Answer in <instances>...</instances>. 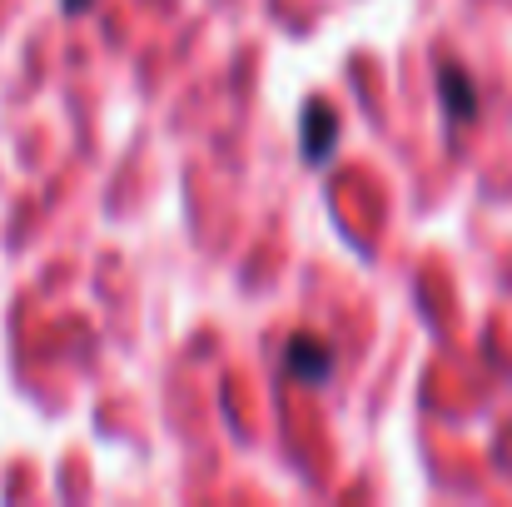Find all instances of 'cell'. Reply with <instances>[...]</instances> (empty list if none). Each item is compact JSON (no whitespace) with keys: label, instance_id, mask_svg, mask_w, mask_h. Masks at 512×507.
I'll use <instances>...</instances> for the list:
<instances>
[{"label":"cell","instance_id":"cell-1","mask_svg":"<svg viewBox=\"0 0 512 507\" xmlns=\"http://www.w3.org/2000/svg\"><path fill=\"white\" fill-rule=\"evenodd\" d=\"M334 343L319 334H309V329H299V334H289L284 343V373L294 378V383H304V388H314V383H329L334 378Z\"/></svg>","mask_w":512,"mask_h":507},{"label":"cell","instance_id":"cell-2","mask_svg":"<svg viewBox=\"0 0 512 507\" xmlns=\"http://www.w3.org/2000/svg\"><path fill=\"white\" fill-rule=\"evenodd\" d=\"M299 150H304V165H329L339 150V110H329L324 100H309L304 120H299Z\"/></svg>","mask_w":512,"mask_h":507},{"label":"cell","instance_id":"cell-3","mask_svg":"<svg viewBox=\"0 0 512 507\" xmlns=\"http://www.w3.org/2000/svg\"><path fill=\"white\" fill-rule=\"evenodd\" d=\"M438 95H443V110H448L453 125H468L478 115V85L468 80L463 65H443L438 70Z\"/></svg>","mask_w":512,"mask_h":507},{"label":"cell","instance_id":"cell-4","mask_svg":"<svg viewBox=\"0 0 512 507\" xmlns=\"http://www.w3.org/2000/svg\"><path fill=\"white\" fill-rule=\"evenodd\" d=\"M90 5H95V0H60V10H65V15H85Z\"/></svg>","mask_w":512,"mask_h":507}]
</instances>
